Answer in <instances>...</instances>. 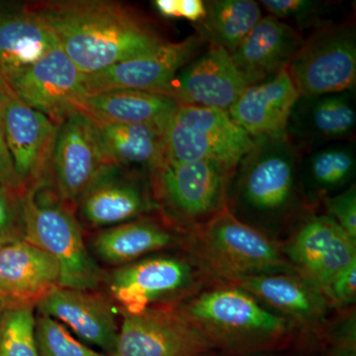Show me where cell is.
Returning a JSON list of instances; mask_svg holds the SVG:
<instances>
[{
	"mask_svg": "<svg viewBox=\"0 0 356 356\" xmlns=\"http://www.w3.org/2000/svg\"><path fill=\"white\" fill-rule=\"evenodd\" d=\"M216 351L248 356L282 350L298 330L242 288L214 280L175 305Z\"/></svg>",
	"mask_w": 356,
	"mask_h": 356,
	"instance_id": "3",
	"label": "cell"
},
{
	"mask_svg": "<svg viewBox=\"0 0 356 356\" xmlns=\"http://www.w3.org/2000/svg\"><path fill=\"white\" fill-rule=\"evenodd\" d=\"M158 212L151 177L111 165L84 192L76 208L83 229L96 232Z\"/></svg>",
	"mask_w": 356,
	"mask_h": 356,
	"instance_id": "14",
	"label": "cell"
},
{
	"mask_svg": "<svg viewBox=\"0 0 356 356\" xmlns=\"http://www.w3.org/2000/svg\"><path fill=\"white\" fill-rule=\"evenodd\" d=\"M254 144L228 112L177 105L166 125L163 161H213L235 170Z\"/></svg>",
	"mask_w": 356,
	"mask_h": 356,
	"instance_id": "8",
	"label": "cell"
},
{
	"mask_svg": "<svg viewBox=\"0 0 356 356\" xmlns=\"http://www.w3.org/2000/svg\"><path fill=\"white\" fill-rule=\"evenodd\" d=\"M300 172L307 204L313 211L325 198L336 195L353 184L356 172L355 143L341 140L302 149Z\"/></svg>",
	"mask_w": 356,
	"mask_h": 356,
	"instance_id": "28",
	"label": "cell"
},
{
	"mask_svg": "<svg viewBox=\"0 0 356 356\" xmlns=\"http://www.w3.org/2000/svg\"><path fill=\"white\" fill-rule=\"evenodd\" d=\"M91 123L103 151L113 165L151 177L163 161L166 126Z\"/></svg>",
	"mask_w": 356,
	"mask_h": 356,
	"instance_id": "27",
	"label": "cell"
},
{
	"mask_svg": "<svg viewBox=\"0 0 356 356\" xmlns=\"http://www.w3.org/2000/svg\"><path fill=\"white\" fill-rule=\"evenodd\" d=\"M111 165L86 117L74 112L60 124L54 159V191L65 205L76 211L84 192Z\"/></svg>",
	"mask_w": 356,
	"mask_h": 356,
	"instance_id": "15",
	"label": "cell"
},
{
	"mask_svg": "<svg viewBox=\"0 0 356 356\" xmlns=\"http://www.w3.org/2000/svg\"><path fill=\"white\" fill-rule=\"evenodd\" d=\"M327 216L331 217L350 238L356 241V187H350L322 201Z\"/></svg>",
	"mask_w": 356,
	"mask_h": 356,
	"instance_id": "34",
	"label": "cell"
},
{
	"mask_svg": "<svg viewBox=\"0 0 356 356\" xmlns=\"http://www.w3.org/2000/svg\"><path fill=\"white\" fill-rule=\"evenodd\" d=\"M22 193L0 182V248L26 241Z\"/></svg>",
	"mask_w": 356,
	"mask_h": 356,
	"instance_id": "33",
	"label": "cell"
},
{
	"mask_svg": "<svg viewBox=\"0 0 356 356\" xmlns=\"http://www.w3.org/2000/svg\"><path fill=\"white\" fill-rule=\"evenodd\" d=\"M229 283L250 293L271 310L291 321L297 330L323 334L332 307L320 290L298 274H261Z\"/></svg>",
	"mask_w": 356,
	"mask_h": 356,
	"instance_id": "20",
	"label": "cell"
},
{
	"mask_svg": "<svg viewBox=\"0 0 356 356\" xmlns=\"http://www.w3.org/2000/svg\"><path fill=\"white\" fill-rule=\"evenodd\" d=\"M233 168L213 161H161L151 175L158 212L188 234L228 207Z\"/></svg>",
	"mask_w": 356,
	"mask_h": 356,
	"instance_id": "7",
	"label": "cell"
},
{
	"mask_svg": "<svg viewBox=\"0 0 356 356\" xmlns=\"http://www.w3.org/2000/svg\"><path fill=\"white\" fill-rule=\"evenodd\" d=\"M300 96L355 90L356 27L355 19L325 22L304 40L287 67Z\"/></svg>",
	"mask_w": 356,
	"mask_h": 356,
	"instance_id": "9",
	"label": "cell"
},
{
	"mask_svg": "<svg viewBox=\"0 0 356 356\" xmlns=\"http://www.w3.org/2000/svg\"><path fill=\"white\" fill-rule=\"evenodd\" d=\"M38 356H109L77 339L62 323L36 313Z\"/></svg>",
	"mask_w": 356,
	"mask_h": 356,
	"instance_id": "31",
	"label": "cell"
},
{
	"mask_svg": "<svg viewBox=\"0 0 356 356\" xmlns=\"http://www.w3.org/2000/svg\"><path fill=\"white\" fill-rule=\"evenodd\" d=\"M325 297L332 308H346L356 300V261L343 269L325 292Z\"/></svg>",
	"mask_w": 356,
	"mask_h": 356,
	"instance_id": "36",
	"label": "cell"
},
{
	"mask_svg": "<svg viewBox=\"0 0 356 356\" xmlns=\"http://www.w3.org/2000/svg\"><path fill=\"white\" fill-rule=\"evenodd\" d=\"M21 199L26 241L58 262L60 287L102 290L106 269L89 252L76 211L65 205L54 188L25 189Z\"/></svg>",
	"mask_w": 356,
	"mask_h": 356,
	"instance_id": "6",
	"label": "cell"
},
{
	"mask_svg": "<svg viewBox=\"0 0 356 356\" xmlns=\"http://www.w3.org/2000/svg\"><path fill=\"white\" fill-rule=\"evenodd\" d=\"M53 33L27 8L0 7V76L10 81L58 48Z\"/></svg>",
	"mask_w": 356,
	"mask_h": 356,
	"instance_id": "26",
	"label": "cell"
},
{
	"mask_svg": "<svg viewBox=\"0 0 356 356\" xmlns=\"http://www.w3.org/2000/svg\"><path fill=\"white\" fill-rule=\"evenodd\" d=\"M215 356V355H214Z\"/></svg>",
	"mask_w": 356,
	"mask_h": 356,
	"instance_id": "41",
	"label": "cell"
},
{
	"mask_svg": "<svg viewBox=\"0 0 356 356\" xmlns=\"http://www.w3.org/2000/svg\"><path fill=\"white\" fill-rule=\"evenodd\" d=\"M187 234L159 212L110 228L86 238L93 259L104 268H115L149 255L184 248Z\"/></svg>",
	"mask_w": 356,
	"mask_h": 356,
	"instance_id": "19",
	"label": "cell"
},
{
	"mask_svg": "<svg viewBox=\"0 0 356 356\" xmlns=\"http://www.w3.org/2000/svg\"><path fill=\"white\" fill-rule=\"evenodd\" d=\"M327 356H356V343H329Z\"/></svg>",
	"mask_w": 356,
	"mask_h": 356,
	"instance_id": "39",
	"label": "cell"
},
{
	"mask_svg": "<svg viewBox=\"0 0 356 356\" xmlns=\"http://www.w3.org/2000/svg\"><path fill=\"white\" fill-rule=\"evenodd\" d=\"M184 250L217 280L296 273L277 241L238 219L227 207L187 234Z\"/></svg>",
	"mask_w": 356,
	"mask_h": 356,
	"instance_id": "4",
	"label": "cell"
},
{
	"mask_svg": "<svg viewBox=\"0 0 356 356\" xmlns=\"http://www.w3.org/2000/svg\"><path fill=\"white\" fill-rule=\"evenodd\" d=\"M177 103L168 96L133 89L86 95L72 103L74 112L107 125H168Z\"/></svg>",
	"mask_w": 356,
	"mask_h": 356,
	"instance_id": "25",
	"label": "cell"
},
{
	"mask_svg": "<svg viewBox=\"0 0 356 356\" xmlns=\"http://www.w3.org/2000/svg\"><path fill=\"white\" fill-rule=\"evenodd\" d=\"M16 304L18 303H15L13 300L6 298V297L0 295V311L3 310V309L7 308V307L16 305Z\"/></svg>",
	"mask_w": 356,
	"mask_h": 356,
	"instance_id": "40",
	"label": "cell"
},
{
	"mask_svg": "<svg viewBox=\"0 0 356 356\" xmlns=\"http://www.w3.org/2000/svg\"><path fill=\"white\" fill-rule=\"evenodd\" d=\"M206 16L205 1L202 0H178V18L200 23Z\"/></svg>",
	"mask_w": 356,
	"mask_h": 356,
	"instance_id": "37",
	"label": "cell"
},
{
	"mask_svg": "<svg viewBox=\"0 0 356 356\" xmlns=\"http://www.w3.org/2000/svg\"><path fill=\"white\" fill-rule=\"evenodd\" d=\"M207 44L208 42L196 32L182 41L166 42L138 57L86 74V95L133 89L165 95L177 72L200 55Z\"/></svg>",
	"mask_w": 356,
	"mask_h": 356,
	"instance_id": "13",
	"label": "cell"
},
{
	"mask_svg": "<svg viewBox=\"0 0 356 356\" xmlns=\"http://www.w3.org/2000/svg\"><path fill=\"white\" fill-rule=\"evenodd\" d=\"M84 79L86 74L58 47L6 83L25 104L60 126L74 113L72 103L86 95Z\"/></svg>",
	"mask_w": 356,
	"mask_h": 356,
	"instance_id": "16",
	"label": "cell"
},
{
	"mask_svg": "<svg viewBox=\"0 0 356 356\" xmlns=\"http://www.w3.org/2000/svg\"><path fill=\"white\" fill-rule=\"evenodd\" d=\"M120 325L111 356H214L216 350L173 306L139 313L119 311Z\"/></svg>",
	"mask_w": 356,
	"mask_h": 356,
	"instance_id": "10",
	"label": "cell"
},
{
	"mask_svg": "<svg viewBox=\"0 0 356 356\" xmlns=\"http://www.w3.org/2000/svg\"><path fill=\"white\" fill-rule=\"evenodd\" d=\"M50 29L77 69L95 74L166 43L137 7L107 0H46L26 4Z\"/></svg>",
	"mask_w": 356,
	"mask_h": 356,
	"instance_id": "1",
	"label": "cell"
},
{
	"mask_svg": "<svg viewBox=\"0 0 356 356\" xmlns=\"http://www.w3.org/2000/svg\"><path fill=\"white\" fill-rule=\"evenodd\" d=\"M8 86L0 76V182L21 193L25 191L22 182L14 170L13 159L9 154L4 131V104H6Z\"/></svg>",
	"mask_w": 356,
	"mask_h": 356,
	"instance_id": "35",
	"label": "cell"
},
{
	"mask_svg": "<svg viewBox=\"0 0 356 356\" xmlns=\"http://www.w3.org/2000/svg\"><path fill=\"white\" fill-rule=\"evenodd\" d=\"M36 311L62 323L88 346L109 356L114 353L120 317L103 290L58 287L40 300Z\"/></svg>",
	"mask_w": 356,
	"mask_h": 356,
	"instance_id": "17",
	"label": "cell"
},
{
	"mask_svg": "<svg viewBox=\"0 0 356 356\" xmlns=\"http://www.w3.org/2000/svg\"><path fill=\"white\" fill-rule=\"evenodd\" d=\"M214 280L203 264L180 248L106 269L102 290L119 311L139 313L151 307L177 305Z\"/></svg>",
	"mask_w": 356,
	"mask_h": 356,
	"instance_id": "5",
	"label": "cell"
},
{
	"mask_svg": "<svg viewBox=\"0 0 356 356\" xmlns=\"http://www.w3.org/2000/svg\"><path fill=\"white\" fill-rule=\"evenodd\" d=\"M300 93L287 70L264 83L248 86L228 114L250 137L286 133L288 121Z\"/></svg>",
	"mask_w": 356,
	"mask_h": 356,
	"instance_id": "23",
	"label": "cell"
},
{
	"mask_svg": "<svg viewBox=\"0 0 356 356\" xmlns=\"http://www.w3.org/2000/svg\"><path fill=\"white\" fill-rule=\"evenodd\" d=\"M36 306L16 304L0 311V356H38Z\"/></svg>",
	"mask_w": 356,
	"mask_h": 356,
	"instance_id": "30",
	"label": "cell"
},
{
	"mask_svg": "<svg viewBox=\"0 0 356 356\" xmlns=\"http://www.w3.org/2000/svg\"><path fill=\"white\" fill-rule=\"evenodd\" d=\"M154 6L163 17L168 19L178 18V0H156Z\"/></svg>",
	"mask_w": 356,
	"mask_h": 356,
	"instance_id": "38",
	"label": "cell"
},
{
	"mask_svg": "<svg viewBox=\"0 0 356 356\" xmlns=\"http://www.w3.org/2000/svg\"><path fill=\"white\" fill-rule=\"evenodd\" d=\"M356 128L355 90L300 96L290 115L286 134L302 149L353 140Z\"/></svg>",
	"mask_w": 356,
	"mask_h": 356,
	"instance_id": "21",
	"label": "cell"
},
{
	"mask_svg": "<svg viewBox=\"0 0 356 356\" xmlns=\"http://www.w3.org/2000/svg\"><path fill=\"white\" fill-rule=\"evenodd\" d=\"M58 262L27 241L0 248V295L18 304H33L60 287Z\"/></svg>",
	"mask_w": 356,
	"mask_h": 356,
	"instance_id": "24",
	"label": "cell"
},
{
	"mask_svg": "<svg viewBox=\"0 0 356 356\" xmlns=\"http://www.w3.org/2000/svg\"><path fill=\"white\" fill-rule=\"evenodd\" d=\"M205 6L197 32L208 44L231 55L264 17L261 4L254 0H211Z\"/></svg>",
	"mask_w": 356,
	"mask_h": 356,
	"instance_id": "29",
	"label": "cell"
},
{
	"mask_svg": "<svg viewBox=\"0 0 356 356\" xmlns=\"http://www.w3.org/2000/svg\"><path fill=\"white\" fill-rule=\"evenodd\" d=\"M281 248L295 273L324 296L337 274L356 261V241L325 214L305 215Z\"/></svg>",
	"mask_w": 356,
	"mask_h": 356,
	"instance_id": "12",
	"label": "cell"
},
{
	"mask_svg": "<svg viewBox=\"0 0 356 356\" xmlns=\"http://www.w3.org/2000/svg\"><path fill=\"white\" fill-rule=\"evenodd\" d=\"M60 126L28 106L8 86L4 131L14 170L26 191L54 188V159Z\"/></svg>",
	"mask_w": 356,
	"mask_h": 356,
	"instance_id": "11",
	"label": "cell"
},
{
	"mask_svg": "<svg viewBox=\"0 0 356 356\" xmlns=\"http://www.w3.org/2000/svg\"><path fill=\"white\" fill-rule=\"evenodd\" d=\"M303 34L267 14L231 55L248 86L264 83L287 70L304 43Z\"/></svg>",
	"mask_w": 356,
	"mask_h": 356,
	"instance_id": "22",
	"label": "cell"
},
{
	"mask_svg": "<svg viewBox=\"0 0 356 356\" xmlns=\"http://www.w3.org/2000/svg\"><path fill=\"white\" fill-rule=\"evenodd\" d=\"M248 86L231 54L208 44L205 51L177 72L165 95L178 105L228 112Z\"/></svg>",
	"mask_w": 356,
	"mask_h": 356,
	"instance_id": "18",
	"label": "cell"
},
{
	"mask_svg": "<svg viewBox=\"0 0 356 356\" xmlns=\"http://www.w3.org/2000/svg\"><path fill=\"white\" fill-rule=\"evenodd\" d=\"M301 156V147L286 133L255 138L229 180V210L271 238L298 222L312 212L302 185Z\"/></svg>",
	"mask_w": 356,
	"mask_h": 356,
	"instance_id": "2",
	"label": "cell"
},
{
	"mask_svg": "<svg viewBox=\"0 0 356 356\" xmlns=\"http://www.w3.org/2000/svg\"><path fill=\"white\" fill-rule=\"evenodd\" d=\"M267 13L301 32L302 29L323 24L321 16L329 2L320 0H262ZM314 28V29H315Z\"/></svg>",
	"mask_w": 356,
	"mask_h": 356,
	"instance_id": "32",
	"label": "cell"
}]
</instances>
